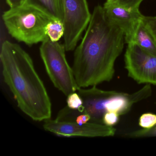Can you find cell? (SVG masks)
<instances>
[{"label": "cell", "instance_id": "5", "mask_svg": "<svg viewBox=\"0 0 156 156\" xmlns=\"http://www.w3.org/2000/svg\"><path fill=\"white\" fill-rule=\"evenodd\" d=\"M77 92L83 100L82 105L76 110L66 107L59 111L57 119L60 121L75 122L77 116L86 114L91 117L89 122L103 124V117L106 112L105 105L115 91L101 90L94 86L88 89L80 88Z\"/></svg>", "mask_w": 156, "mask_h": 156}, {"label": "cell", "instance_id": "15", "mask_svg": "<svg viewBox=\"0 0 156 156\" xmlns=\"http://www.w3.org/2000/svg\"><path fill=\"white\" fill-rule=\"evenodd\" d=\"M83 104V100L78 93L74 92L67 96V106L71 109L76 110Z\"/></svg>", "mask_w": 156, "mask_h": 156}, {"label": "cell", "instance_id": "18", "mask_svg": "<svg viewBox=\"0 0 156 156\" xmlns=\"http://www.w3.org/2000/svg\"><path fill=\"white\" fill-rule=\"evenodd\" d=\"M143 0H117V3L130 10L138 9Z\"/></svg>", "mask_w": 156, "mask_h": 156}, {"label": "cell", "instance_id": "1", "mask_svg": "<svg viewBox=\"0 0 156 156\" xmlns=\"http://www.w3.org/2000/svg\"><path fill=\"white\" fill-rule=\"evenodd\" d=\"M125 34L107 16L102 6H96L84 36L75 49L73 68L80 88L111 81L115 63L124 48Z\"/></svg>", "mask_w": 156, "mask_h": 156}, {"label": "cell", "instance_id": "16", "mask_svg": "<svg viewBox=\"0 0 156 156\" xmlns=\"http://www.w3.org/2000/svg\"><path fill=\"white\" fill-rule=\"evenodd\" d=\"M142 21L156 42V17L144 16L142 18Z\"/></svg>", "mask_w": 156, "mask_h": 156}, {"label": "cell", "instance_id": "8", "mask_svg": "<svg viewBox=\"0 0 156 156\" xmlns=\"http://www.w3.org/2000/svg\"><path fill=\"white\" fill-rule=\"evenodd\" d=\"M43 127L46 131L65 137L112 136L116 131L115 128L104 124L87 122L79 125L73 121H58L51 119L44 120Z\"/></svg>", "mask_w": 156, "mask_h": 156}, {"label": "cell", "instance_id": "2", "mask_svg": "<svg viewBox=\"0 0 156 156\" xmlns=\"http://www.w3.org/2000/svg\"><path fill=\"white\" fill-rule=\"evenodd\" d=\"M0 59L4 81L20 109L34 121L51 119V100L30 55L17 44L6 41Z\"/></svg>", "mask_w": 156, "mask_h": 156}, {"label": "cell", "instance_id": "10", "mask_svg": "<svg viewBox=\"0 0 156 156\" xmlns=\"http://www.w3.org/2000/svg\"><path fill=\"white\" fill-rule=\"evenodd\" d=\"M136 103L134 94H129L115 91L106 103L105 108L106 112H115L121 115L128 113Z\"/></svg>", "mask_w": 156, "mask_h": 156}, {"label": "cell", "instance_id": "9", "mask_svg": "<svg viewBox=\"0 0 156 156\" xmlns=\"http://www.w3.org/2000/svg\"><path fill=\"white\" fill-rule=\"evenodd\" d=\"M103 8L107 17L123 31L125 43H132L138 24L144 16L139 9H129L117 2H107L104 4Z\"/></svg>", "mask_w": 156, "mask_h": 156}, {"label": "cell", "instance_id": "19", "mask_svg": "<svg viewBox=\"0 0 156 156\" xmlns=\"http://www.w3.org/2000/svg\"><path fill=\"white\" fill-rule=\"evenodd\" d=\"M90 120L91 117L88 114H83L76 117L75 122L79 125H83L90 122Z\"/></svg>", "mask_w": 156, "mask_h": 156}, {"label": "cell", "instance_id": "6", "mask_svg": "<svg viewBox=\"0 0 156 156\" xmlns=\"http://www.w3.org/2000/svg\"><path fill=\"white\" fill-rule=\"evenodd\" d=\"M64 10V39L66 51H74L91 19L87 0H62Z\"/></svg>", "mask_w": 156, "mask_h": 156}, {"label": "cell", "instance_id": "17", "mask_svg": "<svg viewBox=\"0 0 156 156\" xmlns=\"http://www.w3.org/2000/svg\"><path fill=\"white\" fill-rule=\"evenodd\" d=\"M119 115L114 112H107L104 115L103 123L109 126L113 127L117 124L119 121Z\"/></svg>", "mask_w": 156, "mask_h": 156}, {"label": "cell", "instance_id": "7", "mask_svg": "<svg viewBox=\"0 0 156 156\" xmlns=\"http://www.w3.org/2000/svg\"><path fill=\"white\" fill-rule=\"evenodd\" d=\"M125 63L128 76L138 83L156 85V56L130 43L125 52Z\"/></svg>", "mask_w": 156, "mask_h": 156}, {"label": "cell", "instance_id": "4", "mask_svg": "<svg viewBox=\"0 0 156 156\" xmlns=\"http://www.w3.org/2000/svg\"><path fill=\"white\" fill-rule=\"evenodd\" d=\"M64 44L47 40L42 43L40 54L46 72L54 86L68 96L80 87L66 56Z\"/></svg>", "mask_w": 156, "mask_h": 156}, {"label": "cell", "instance_id": "11", "mask_svg": "<svg viewBox=\"0 0 156 156\" xmlns=\"http://www.w3.org/2000/svg\"><path fill=\"white\" fill-rule=\"evenodd\" d=\"M132 43H135L148 53L156 56V42L142 21L138 24Z\"/></svg>", "mask_w": 156, "mask_h": 156}, {"label": "cell", "instance_id": "3", "mask_svg": "<svg viewBox=\"0 0 156 156\" xmlns=\"http://www.w3.org/2000/svg\"><path fill=\"white\" fill-rule=\"evenodd\" d=\"M2 17L8 32L18 41L30 46L50 40L46 28L54 18L35 6L26 3L10 8Z\"/></svg>", "mask_w": 156, "mask_h": 156}, {"label": "cell", "instance_id": "12", "mask_svg": "<svg viewBox=\"0 0 156 156\" xmlns=\"http://www.w3.org/2000/svg\"><path fill=\"white\" fill-rule=\"evenodd\" d=\"M26 3L41 9L54 19L64 22V10L62 0H27Z\"/></svg>", "mask_w": 156, "mask_h": 156}, {"label": "cell", "instance_id": "13", "mask_svg": "<svg viewBox=\"0 0 156 156\" xmlns=\"http://www.w3.org/2000/svg\"><path fill=\"white\" fill-rule=\"evenodd\" d=\"M46 30L47 35L51 41L58 42L64 35V23L58 19H52L47 24Z\"/></svg>", "mask_w": 156, "mask_h": 156}, {"label": "cell", "instance_id": "21", "mask_svg": "<svg viewBox=\"0 0 156 156\" xmlns=\"http://www.w3.org/2000/svg\"><path fill=\"white\" fill-rule=\"evenodd\" d=\"M107 2H111V3H115L117 2V0H107Z\"/></svg>", "mask_w": 156, "mask_h": 156}, {"label": "cell", "instance_id": "14", "mask_svg": "<svg viewBox=\"0 0 156 156\" xmlns=\"http://www.w3.org/2000/svg\"><path fill=\"white\" fill-rule=\"evenodd\" d=\"M139 125L143 129H150L156 125V115L151 113L143 114L139 120Z\"/></svg>", "mask_w": 156, "mask_h": 156}, {"label": "cell", "instance_id": "20", "mask_svg": "<svg viewBox=\"0 0 156 156\" xmlns=\"http://www.w3.org/2000/svg\"><path fill=\"white\" fill-rule=\"evenodd\" d=\"M27 0H6L10 9L20 7L26 4Z\"/></svg>", "mask_w": 156, "mask_h": 156}]
</instances>
